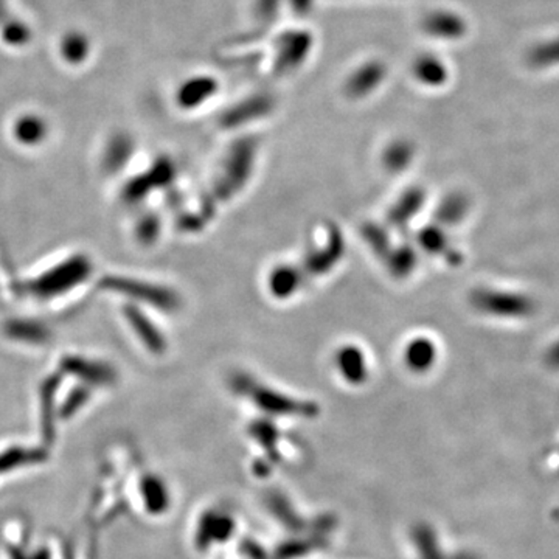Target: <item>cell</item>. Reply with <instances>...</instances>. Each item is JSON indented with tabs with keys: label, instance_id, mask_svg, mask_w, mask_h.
Listing matches in <instances>:
<instances>
[{
	"label": "cell",
	"instance_id": "8",
	"mask_svg": "<svg viewBox=\"0 0 559 559\" xmlns=\"http://www.w3.org/2000/svg\"><path fill=\"white\" fill-rule=\"evenodd\" d=\"M426 202V191L421 187H412L404 191L391 206L387 221L395 229H403L418 215Z\"/></svg>",
	"mask_w": 559,
	"mask_h": 559
},
{
	"label": "cell",
	"instance_id": "10",
	"mask_svg": "<svg viewBox=\"0 0 559 559\" xmlns=\"http://www.w3.org/2000/svg\"><path fill=\"white\" fill-rule=\"evenodd\" d=\"M471 201L468 196L460 191H453L443 197L435 210V223L442 227L459 225L470 213Z\"/></svg>",
	"mask_w": 559,
	"mask_h": 559
},
{
	"label": "cell",
	"instance_id": "19",
	"mask_svg": "<svg viewBox=\"0 0 559 559\" xmlns=\"http://www.w3.org/2000/svg\"><path fill=\"white\" fill-rule=\"evenodd\" d=\"M419 77L427 84H442L446 79V73L443 70L442 64L438 62H429L425 64L419 70Z\"/></svg>",
	"mask_w": 559,
	"mask_h": 559
},
{
	"label": "cell",
	"instance_id": "11",
	"mask_svg": "<svg viewBox=\"0 0 559 559\" xmlns=\"http://www.w3.org/2000/svg\"><path fill=\"white\" fill-rule=\"evenodd\" d=\"M302 270L289 264H281L269 275V291L279 300H286L294 296L302 288Z\"/></svg>",
	"mask_w": 559,
	"mask_h": 559
},
{
	"label": "cell",
	"instance_id": "14",
	"mask_svg": "<svg viewBox=\"0 0 559 559\" xmlns=\"http://www.w3.org/2000/svg\"><path fill=\"white\" fill-rule=\"evenodd\" d=\"M387 268L395 279H408L418 264V253L412 244L393 247L386 260Z\"/></svg>",
	"mask_w": 559,
	"mask_h": 559
},
{
	"label": "cell",
	"instance_id": "4",
	"mask_svg": "<svg viewBox=\"0 0 559 559\" xmlns=\"http://www.w3.org/2000/svg\"><path fill=\"white\" fill-rule=\"evenodd\" d=\"M345 253V241L341 230L334 224H326L324 241L309 247L303 260L305 272L314 277L326 275L339 264Z\"/></svg>",
	"mask_w": 559,
	"mask_h": 559
},
{
	"label": "cell",
	"instance_id": "20",
	"mask_svg": "<svg viewBox=\"0 0 559 559\" xmlns=\"http://www.w3.org/2000/svg\"><path fill=\"white\" fill-rule=\"evenodd\" d=\"M159 229H160L159 219L156 216H148L140 224V238L145 241V243H152L159 235Z\"/></svg>",
	"mask_w": 559,
	"mask_h": 559
},
{
	"label": "cell",
	"instance_id": "2",
	"mask_svg": "<svg viewBox=\"0 0 559 559\" xmlns=\"http://www.w3.org/2000/svg\"><path fill=\"white\" fill-rule=\"evenodd\" d=\"M470 302L479 313L499 319H526L536 309L530 296L496 288L475 289L471 292Z\"/></svg>",
	"mask_w": 559,
	"mask_h": 559
},
{
	"label": "cell",
	"instance_id": "1",
	"mask_svg": "<svg viewBox=\"0 0 559 559\" xmlns=\"http://www.w3.org/2000/svg\"><path fill=\"white\" fill-rule=\"evenodd\" d=\"M257 157V140L241 139L224 156L213 184L215 201L227 202L238 195L251 179Z\"/></svg>",
	"mask_w": 559,
	"mask_h": 559
},
{
	"label": "cell",
	"instance_id": "12",
	"mask_svg": "<svg viewBox=\"0 0 559 559\" xmlns=\"http://www.w3.org/2000/svg\"><path fill=\"white\" fill-rule=\"evenodd\" d=\"M527 64L533 70H552L559 68V36L537 41L527 51Z\"/></svg>",
	"mask_w": 559,
	"mask_h": 559
},
{
	"label": "cell",
	"instance_id": "16",
	"mask_svg": "<svg viewBox=\"0 0 559 559\" xmlns=\"http://www.w3.org/2000/svg\"><path fill=\"white\" fill-rule=\"evenodd\" d=\"M268 100L264 98H257V100L247 101L240 106L234 107L232 111L227 112L223 118V126L225 128H236L241 124L251 122L253 118L261 117L263 114L269 111Z\"/></svg>",
	"mask_w": 559,
	"mask_h": 559
},
{
	"label": "cell",
	"instance_id": "13",
	"mask_svg": "<svg viewBox=\"0 0 559 559\" xmlns=\"http://www.w3.org/2000/svg\"><path fill=\"white\" fill-rule=\"evenodd\" d=\"M129 320L134 326L135 333L139 334L142 342L145 344L148 350L156 354H162L167 350V341L165 337L160 334V331L157 330L156 326L152 325L151 320L146 319L143 314L137 311V309H129Z\"/></svg>",
	"mask_w": 559,
	"mask_h": 559
},
{
	"label": "cell",
	"instance_id": "17",
	"mask_svg": "<svg viewBox=\"0 0 559 559\" xmlns=\"http://www.w3.org/2000/svg\"><path fill=\"white\" fill-rule=\"evenodd\" d=\"M362 236L376 257L387 260L393 247H391L390 236H389L387 230L382 225L376 223L363 224Z\"/></svg>",
	"mask_w": 559,
	"mask_h": 559
},
{
	"label": "cell",
	"instance_id": "6",
	"mask_svg": "<svg viewBox=\"0 0 559 559\" xmlns=\"http://www.w3.org/2000/svg\"><path fill=\"white\" fill-rule=\"evenodd\" d=\"M417 243L423 251L431 253V255L444 258L449 264L462 263V255L451 244V240L446 235L444 227H442L440 224H427L426 227L419 230L418 235H417Z\"/></svg>",
	"mask_w": 559,
	"mask_h": 559
},
{
	"label": "cell",
	"instance_id": "5",
	"mask_svg": "<svg viewBox=\"0 0 559 559\" xmlns=\"http://www.w3.org/2000/svg\"><path fill=\"white\" fill-rule=\"evenodd\" d=\"M111 283L118 291L135 297L142 302L163 309L167 313H173L180 307V297L171 289L163 288V286L135 281V280H114Z\"/></svg>",
	"mask_w": 559,
	"mask_h": 559
},
{
	"label": "cell",
	"instance_id": "15",
	"mask_svg": "<svg viewBox=\"0 0 559 559\" xmlns=\"http://www.w3.org/2000/svg\"><path fill=\"white\" fill-rule=\"evenodd\" d=\"M415 146L408 140H397L387 146L382 154V165L391 174L403 173L414 160Z\"/></svg>",
	"mask_w": 559,
	"mask_h": 559
},
{
	"label": "cell",
	"instance_id": "9",
	"mask_svg": "<svg viewBox=\"0 0 559 559\" xmlns=\"http://www.w3.org/2000/svg\"><path fill=\"white\" fill-rule=\"evenodd\" d=\"M436 345L429 337H415L404 350V362L415 373H425L436 361Z\"/></svg>",
	"mask_w": 559,
	"mask_h": 559
},
{
	"label": "cell",
	"instance_id": "3",
	"mask_svg": "<svg viewBox=\"0 0 559 559\" xmlns=\"http://www.w3.org/2000/svg\"><path fill=\"white\" fill-rule=\"evenodd\" d=\"M232 384L236 390L244 395H249L252 399L269 412L275 414H313V404L294 401L289 397H283L275 390H270L263 384H258L257 380L247 375H235Z\"/></svg>",
	"mask_w": 559,
	"mask_h": 559
},
{
	"label": "cell",
	"instance_id": "21",
	"mask_svg": "<svg viewBox=\"0 0 559 559\" xmlns=\"http://www.w3.org/2000/svg\"><path fill=\"white\" fill-rule=\"evenodd\" d=\"M545 362L552 367V369H559V339L554 342L552 347L548 348L545 353Z\"/></svg>",
	"mask_w": 559,
	"mask_h": 559
},
{
	"label": "cell",
	"instance_id": "7",
	"mask_svg": "<svg viewBox=\"0 0 559 559\" xmlns=\"http://www.w3.org/2000/svg\"><path fill=\"white\" fill-rule=\"evenodd\" d=\"M335 367L341 371L342 378L350 384H362L369 378V365L365 353L358 345H342L335 353Z\"/></svg>",
	"mask_w": 559,
	"mask_h": 559
},
{
	"label": "cell",
	"instance_id": "18",
	"mask_svg": "<svg viewBox=\"0 0 559 559\" xmlns=\"http://www.w3.org/2000/svg\"><path fill=\"white\" fill-rule=\"evenodd\" d=\"M213 90L215 87L210 81H199L195 86H190L184 90L180 101L184 103V106H196V105H201L202 101L206 100L208 96H212Z\"/></svg>",
	"mask_w": 559,
	"mask_h": 559
}]
</instances>
